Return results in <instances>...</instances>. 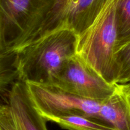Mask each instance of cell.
Listing matches in <instances>:
<instances>
[{
  "instance_id": "1",
  "label": "cell",
  "mask_w": 130,
  "mask_h": 130,
  "mask_svg": "<svg viewBox=\"0 0 130 130\" xmlns=\"http://www.w3.org/2000/svg\"><path fill=\"white\" fill-rule=\"evenodd\" d=\"M77 37L73 30L61 29L22 47L13 61L17 80L52 84L65 62L76 54Z\"/></svg>"
},
{
  "instance_id": "2",
  "label": "cell",
  "mask_w": 130,
  "mask_h": 130,
  "mask_svg": "<svg viewBox=\"0 0 130 130\" xmlns=\"http://www.w3.org/2000/svg\"><path fill=\"white\" fill-rule=\"evenodd\" d=\"M121 0H106L98 15L78 35L76 55L111 84L116 80L117 8Z\"/></svg>"
},
{
  "instance_id": "3",
  "label": "cell",
  "mask_w": 130,
  "mask_h": 130,
  "mask_svg": "<svg viewBox=\"0 0 130 130\" xmlns=\"http://www.w3.org/2000/svg\"><path fill=\"white\" fill-rule=\"evenodd\" d=\"M56 0H0V64L27 43Z\"/></svg>"
},
{
  "instance_id": "4",
  "label": "cell",
  "mask_w": 130,
  "mask_h": 130,
  "mask_svg": "<svg viewBox=\"0 0 130 130\" xmlns=\"http://www.w3.org/2000/svg\"><path fill=\"white\" fill-rule=\"evenodd\" d=\"M105 2L106 0H56L24 46L61 29H70L79 35L93 22Z\"/></svg>"
},
{
  "instance_id": "5",
  "label": "cell",
  "mask_w": 130,
  "mask_h": 130,
  "mask_svg": "<svg viewBox=\"0 0 130 130\" xmlns=\"http://www.w3.org/2000/svg\"><path fill=\"white\" fill-rule=\"evenodd\" d=\"M51 84L76 96L104 100L113 94L117 84L107 82L75 54L65 62Z\"/></svg>"
},
{
  "instance_id": "6",
  "label": "cell",
  "mask_w": 130,
  "mask_h": 130,
  "mask_svg": "<svg viewBox=\"0 0 130 130\" xmlns=\"http://www.w3.org/2000/svg\"><path fill=\"white\" fill-rule=\"evenodd\" d=\"M7 105L17 130H48L47 121L34 106L25 82L17 80L12 85Z\"/></svg>"
},
{
  "instance_id": "7",
  "label": "cell",
  "mask_w": 130,
  "mask_h": 130,
  "mask_svg": "<svg viewBox=\"0 0 130 130\" xmlns=\"http://www.w3.org/2000/svg\"><path fill=\"white\" fill-rule=\"evenodd\" d=\"M47 121L67 130H116L107 124L78 113L40 114Z\"/></svg>"
},
{
  "instance_id": "8",
  "label": "cell",
  "mask_w": 130,
  "mask_h": 130,
  "mask_svg": "<svg viewBox=\"0 0 130 130\" xmlns=\"http://www.w3.org/2000/svg\"><path fill=\"white\" fill-rule=\"evenodd\" d=\"M116 52L130 42V0H121L117 8Z\"/></svg>"
},
{
  "instance_id": "9",
  "label": "cell",
  "mask_w": 130,
  "mask_h": 130,
  "mask_svg": "<svg viewBox=\"0 0 130 130\" xmlns=\"http://www.w3.org/2000/svg\"><path fill=\"white\" fill-rule=\"evenodd\" d=\"M130 74V42L116 54V83L121 84Z\"/></svg>"
},
{
  "instance_id": "10",
  "label": "cell",
  "mask_w": 130,
  "mask_h": 130,
  "mask_svg": "<svg viewBox=\"0 0 130 130\" xmlns=\"http://www.w3.org/2000/svg\"><path fill=\"white\" fill-rule=\"evenodd\" d=\"M0 130H17L7 103H0Z\"/></svg>"
},
{
  "instance_id": "11",
  "label": "cell",
  "mask_w": 130,
  "mask_h": 130,
  "mask_svg": "<svg viewBox=\"0 0 130 130\" xmlns=\"http://www.w3.org/2000/svg\"><path fill=\"white\" fill-rule=\"evenodd\" d=\"M0 67V91L4 89L8 84L10 83L12 75H15L13 72Z\"/></svg>"
},
{
  "instance_id": "12",
  "label": "cell",
  "mask_w": 130,
  "mask_h": 130,
  "mask_svg": "<svg viewBox=\"0 0 130 130\" xmlns=\"http://www.w3.org/2000/svg\"><path fill=\"white\" fill-rule=\"evenodd\" d=\"M121 84H130V74Z\"/></svg>"
},
{
  "instance_id": "13",
  "label": "cell",
  "mask_w": 130,
  "mask_h": 130,
  "mask_svg": "<svg viewBox=\"0 0 130 130\" xmlns=\"http://www.w3.org/2000/svg\"><path fill=\"white\" fill-rule=\"evenodd\" d=\"M124 84L125 86V87L127 89V91L129 92V94L130 96V84Z\"/></svg>"
}]
</instances>
